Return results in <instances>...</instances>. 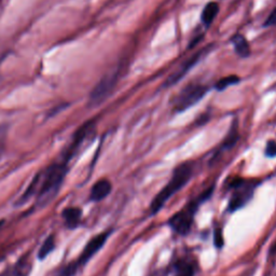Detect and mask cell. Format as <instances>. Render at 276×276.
<instances>
[{"label": "cell", "instance_id": "obj_1", "mask_svg": "<svg viewBox=\"0 0 276 276\" xmlns=\"http://www.w3.org/2000/svg\"><path fill=\"white\" fill-rule=\"evenodd\" d=\"M68 163L64 159L57 160L47 169L41 171L34 177L31 185L26 191L22 194L16 205H23L36 197L37 205L42 207L49 204L59 193L63 181L68 172Z\"/></svg>", "mask_w": 276, "mask_h": 276}, {"label": "cell", "instance_id": "obj_2", "mask_svg": "<svg viewBox=\"0 0 276 276\" xmlns=\"http://www.w3.org/2000/svg\"><path fill=\"white\" fill-rule=\"evenodd\" d=\"M193 172V161H185V162L176 166L174 171H172V174L169 182L160 190L150 202V207H149V214H150V216L157 215L163 208L166 202L174 197L177 192H179L191 180Z\"/></svg>", "mask_w": 276, "mask_h": 276}, {"label": "cell", "instance_id": "obj_3", "mask_svg": "<svg viewBox=\"0 0 276 276\" xmlns=\"http://www.w3.org/2000/svg\"><path fill=\"white\" fill-rule=\"evenodd\" d=\"M215 185H211L203 192H201L198 197L190 200L188 203L183 205L181 209L175 212L168 220V226L172 229V232L180 237H186L190 233L193 226L195 215L198 214L200 207L207 202L214 194Z\"/></svg>", "mask_w": 276, "mask_h": 276}, {"label": "cell", "instance_id": "obj_4", "mask_svg": "<svg viewBox=\"0 0 276 276\" xmlns=\"http://www.w3.org/2000/svg\"><path fill=\"white\" fill-rule=\"evenodd\" d=\"M260 183L261 180L256 178H231L227 185V189L230 191L227 211L233 214L245 207L254 198L256 189Z\"/></svg>", "mask_w": 276, "mask_h": 276}, {"label": "cell", "instance_id": "obj_5", "mask_svg": "<svg viewBox=\"0 0 276 276\" xmlns=\"http://www.w3.org/2000/svg\"><path fill=\"white\" fill-rule=\"evenodd\" d=\"M209 91L208 86L203 84H190L180 91L174 101V111L183 112L203 99Z\"/></svg>", "mask_w": 276, "mask_h": 276}, {"label": "cell", "instance_id": "obj_6", "mask_svg": "<svg viewBox=\"0 0 276 276\" xmlns=\"http://www.w3.org/2000/svg\"><path fill=\"white\" fill-rule=\"evenodd\" d=\"M120 69L110 71L106 73L105 76L102 78L101 81L96 84L93 91L91 92L89 104L92 107H96L101 105L102 103L105 102L110 94L113 92L114 88L119 81L120 78Z\"/></svg>", "mask_w": 276, "mask_h": 276}, {"label": "cell", "instance_id": "obj_7", "mask_svg": "<svg viewBox=\"0 0 276 276\" xmlns=\"http://www.w3.org/2000/svg\"><path fill=\"white\" fill-rule=\"evenodd\" d=\"M212 49H214V44H208V45H206V47H204L203 49L195 52L193 55H191L189 59H187L185 62H183L182 64L178 67L176 70L171 74V76H169L168 79L165 80V82L163 83L164 88H171V86L175 85L176 83L181 81L183 77H185L186 74L191 70V68H193L195 65H198L199 63L204 59V57H206L210 53Z\"/></svg>", "mask_w": 276, "mask_h": 276}, {"label": "cell", "instance_id": "obj_8", "mask_svg": "<svg viewBox=\"0 0 276 276\" xmlns=\"http://www.w3.org/2000/svg\"><path fill=\"white\" fill-rule=\"evenodd\" d=\"M110 234H111V231H105V232L95 235L93 239H91L88 242V244L85 245L83 251L81 252V255H80L78 260L76 261L79 268L85 266V264L88 263L91 259L93 258L97 252L103 248L104 245L106 244V242Z\"/></svg>", "mask_w": 276, "mask_h": 276}, {"label": "cell", "instance_id": "obj_9", "mask_svg": "<svg viewBox=\"0 0 276 276\" xmlns=\"http://www.w3.org/2000/svg\"><path fill=\"white\" fill-rule=\"evenodd\" d=\"M170 276H195L197 263L187 258H180L172 264Z\"/></svg>", "mask_w": 276, "mask_h": 276}, {"label": "cell", "instance_id": "obj_10", "mask_svg": "<svg viewBox=\"0 0 276 276\" xmlns=\"http://www.w3.org/2000/svg\"><path fill=\"white\" fill-rule=\"evenodd\" d=\"M239 138H240L239 123H238V120L235 119L231 124V128H230L227 136L224 137L221 145L219 146V149H217L216 152L214 153V157H212L211 161H214L216 158L219 157V154L223 153L226 150H230V149L233 148L235 145H237Z\"/></svg>", "mask_w": 276, "mask_h": 276}, {"label": "cell", "instance_id": "obj_11", "mask_svg": "<svg viewBox=\"0 0 276 276\" xmlns=\"http://www.w3.org/2000/svg\"><path fill=\"white\" fill-rule=\"evenodd\" d=\"M112 191V183L110 180L103 178L97 180L91 189L90 199L93 202H101L104 199H106L110 192Z\"/></svg>", "mask_w": 276, "mask_h": 276}, {"label": "cell", "instance_id": "obj_12", "mask_svg": "<svg viewBox=\"0 0 276 276\" xmlns=\"http://www.w3.org/2000/svg\"><path fill=\"white\" fill-rule=\"evenodd\" d=\"M32 266L27 258H22L14 266L5 270L0 276H28L31 273Z\"/></svg>", "mask_w": 276, "mask_h": 276}, {"label": "cell", "instance_id": "obj_13", "mask_svg": "<svg viewBox=\"0 0 276 276\" xmlns=\"http://www.w3.org/2000/svg\"><path fill=\"white\" fill-rule=\"evenodd\" d=\"M63 219H64L65 226L68 229H74L79 226L81 221L82 210L78 207H69V208L64 209L63 211Z\"/></svg>", "mask_w": 276, "mask_h": 276}, {"label": "cell", "instance_id": "obj_14", "mask_svg": "<svg viewBox=\"0 0 276 276\" xmlns=\"http://www.w3.org/2000/svg\"><path fill=\"white\" fill-rule=\"evenodd\" d=\"M218 13H219V4L217 2H209L205 5L202 15H201V20L206 27H209L215 21Z\"/></svg>", "mask_w": 276, "mask_h": 276}, {"label": "cell", "instance_id": "obj_15", "mask_svg": "<svg viewBox=\"0 0 276 276\" xmlns=\"http://www.w3.org/2000/svg\"><path fill=\"white\" fill-rule=\"evenodd\" d=\"M232 43L234 45V50L237 52V54L241 57H248L250 54V48L249 44L247 42V40L244 36L238 34H234V37L232 38Z\"/></svg>", "mask_w": 276, "mask_h": 276}, {"label": "cell", "instance_id": "obj_16", "mask_svg": "<svg viewBox=\"0 0 276 276\" xmlns=\"http://www.w3.org/2000/svg\"><path fill=\"white\" fill-rule=\"evenodd\" d=\"M55 248V238L53 235H50V237L43 242L42 246L40 247V249L38 251V257L39 259H44L49 256L50 252Z\"/></svg>", "mask_w": 276, "mask_h": 276}, {"label": "cell", "instance_id": "obj_17", "mask_svg": "<svg viewBox=\"0 0 276 276\" xmlns=\"http://www.w3.org/2000/svg\"><path fill=\"white\" fill-rule=\"evenodd\" d=\"M239 82H240V78L238 76H228L220 79L219 81L215 84V89L217 91H224L226 89H228L229 86L234 85Z\"/></svg>", "mask_w": 276, "mask_h": 276}, {"label": "cell", "instance_id": "obj_18", "mask_svg": "<svg viewBox=\"0 0 276 276\" xmlns=\"http://www.w3.org/2000/svg\"><path fill=\"white\" fill-rule=\"evenodd\" d=\"M7 140H8V125L7 124H0V158L2 157V154L7 147Z\"/></svg>", "mask_w": 276, "mask_h": 276}, {"label": "cell", "instance_id": "obj_19", "mask_svg": "<svg viewBox=\"0 0 276 276\" xmlns=\"http://www.w3.org/2000/svg\"><path fill=\"white\" fill-rule=\"evenodd\" d=\"M79 269L80 268L78 267V264H77L76 261L70 262V263H68L67 266H65L64 268H62L61 271L57 273L56 276H74V275H76V273L78 272Z\"/></svg>", "mask_w": 276, "mask_h": 276}, {"label": "cell", "instance_id": "obj_20", "mask_svg": "<svg viewBox=\"0 0 276 276\" xmlns=\"http://www.w3.org/2000/svg\"><path fill=\"white\" fill-rule=\"evenodd\" d=\"M264 155L269 159L276 158V140L269 139L264 147Z\"/></svg>", "mask_w": 276, "mask_h": 276}, {"label": "cell", "instance_id": "obj_21", "mask_svg": "<svg viewBox=\"0 0 276 276\" xmlns=\"http://www.w3.org/2000/svg\"><path fill=\"white\" fill-rule=\"evenodd\" d=\"M214 245L216 248L221 249L224 245V239H223V231L221 228H216L214 230Z\"/></svg>", "mask_w": 276, "mask_h": 276}, {"label": "cell", "instance_id": "obj_22", "mask_svg": "<svg viewBox=\"0 0 276 276\" xmlns=\"http://www.w3.org/2000/svg\"><path fill=\"white\" fill-rule=\"evenodd\" d=\"M276 25V8L272 11L270 15L268 16V19L264 22L263 26L264 27H270V26H274Z\"/></svg>", "mask_w": 276, "mask_h": 276}]
</instances>
